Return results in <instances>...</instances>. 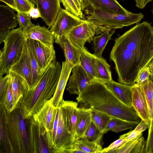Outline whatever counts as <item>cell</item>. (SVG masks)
I'll use <instances>...</instances> for the list:
<instances>
[{
  "mask_svg": "<svg viewBox=\"0 0 153 153\" xmlns=\"http://www.w3.org/2000/svg\"><path fill=\"white\" fill-rule=\"evenodd\" d=\"M17 19L19 27L24 30L31 26L33 24L28 13L17 12Z\"/></svg>",
  "mask_w": 153,
  "mask_h": 153,
  "instance_id": "obj_40",
  "label": "cell"
},
{
  "mask_svg": "<svg viewBox=\"0 0 153 153\" xmlns=\"http://www.w3.org/2000/svg\"><path fill=\"white\" fill-rule=\"evenodd\" d=\"M62 67L56 59L51 62L37 85L25 94L20 102L25 119L30 118L53 96L60 76Z\"/></svg>",
  "mask_w": 153,
  "mask_h": 153,
  "instance_id": "obj_3",
  "label": "cell"
},
{
  "mask_svg": "<svg viewBox=\"0 0 153 153\" xmlns=\"http://www.w3.org/2000/svg\"><path fill=\"white\" fill-rule=\"evenodd\" d=\"M79 8L82 11L83 3V0H73Z\"/></svg>",
  "mask_w": 153,
  "mask_h": 153,
  "instance_id": "obj_51",
  "label": "cell"
},
{
  "mask_svg": "<svg viewBox=\"0 0 153 153\" xmlns=\"http://www.w3.org/2000/svg\"><path fill=\"white\" fill-rule=\"evenodd\" d=\"M6 120L8 137L15 153H30L27 120L20 102L13 111H7Z\"/></svg>",
  "mask_w": 153,
  "mask_h": 153,
  "instance_id": "obj_4",
  "label": "cell"
},
{
  "mask_svg": "<svg viewBox=\"0 0 153 153\" xmlns=\"http://www.w3.org/2000/svg\"><path fill=\"white\" fill-rule=\"evenodd\" d=\"M153 0H135L136 6L137 7L143 9L144 8L148 3Z\"/></svg>",
  "mask_w": 153,
  "mask_h": 153,
  "instance_id": "obj_48",
  "label": "cell"
},
{
  "mask_svg": "<svg viewBox=\"0 0 153 153\" xmlns=\"http://www.w3.org/2000/svg\"><path fill=\"white\" fill-rule=\"evenodd\" d=\"M127 142L128 141L126 139L120 137L119 139L114 141L107 147L103 149L100 153H116L119 148Z\"/></svg>",
  "mask_w": 153,
  "mask_h": 153,
  "instance_id": "obj_41",
  "label": "cell"
},
{
  "mask_svg": "<svg viewBox=\"0 0 153 153\" xmlns=\"http://www.w3.org/2000/svg\"><path fill=\"white\" fill-rule=\"evenodd\" d=\"M54 39L55 42L63 50L65 61L74 67L80 64L81 51L71 43L68 37L63 36L56 38Z\"/></svg>",
  "mask_w": 153,
  "mask_h": 153,
  "instance_id": "obj_22",
  "label": "cell"
},
{
  "mask_svg": "<svg viewBox=\"0 0 153 153\" xmlns=\"http://www.w3.org/2000/svg\"><path fill=\"white\" fill-rule=\"evenodd\" d=\"M74 66L68 62H62V70L60 78L55 93L51 100L52 105L57 108L60 107L63 100V95L67 82Z\"/></svg>",
  "mask_w": 153,
  "mask_h": 153,
  "instance_id": "obj_21",
  "label": "cell"
},
{
  "mask_svg": "<svg viewBox=\"0 0 153 153\" xmlns=\"http://www.w3.org/2000/svg\"><path fill=\"white\" fill-rule=\"evenodd\" d=\"M151 72L149 67L147 65L140 71L136 80L135 83L140 85L148 80Z\"/></svg>",
  "mask_w": 153,
  "mask_h": 153,
  "instance_id": "obj_42",
  "label": "cell"
},
{
  "mask_svg": "<svg viewBox=\"0 0 153 153\" xmlns=\"http://www.w3.org/2000/svg\"><path fill=\"white\" fill-rule=\"evenodd\" d=\"M27 1H31L30 0H27Z\"/></svg>",
  "mask_w": 153,
  "mask_h": 153,
  "instance_id": "obj_57",
  "label": "cell"
},
{
  "mask_svg": "<svg viewBox=\"0 0 153 153\" xmlns=\"http://www.w3.org/2000/svg\"><path fill=\"white\" fill-rule=\"evenodd\" d=\"M10 71L15 73L23 78L28 85L29 90L31 89L32 85V73L26 39L21 57L18 61L11 67Z\"/></svg>",
  "mask_w": 153,
  "mask_h": 153,
  "instance_id": "obj_19",
  "label": "cell"
},
{
  "mask_svg": "<svg viewBox=\"0 0 153 153\" xmlns=\"http://www.w3.org/2000/svg\"><path fill=\"white\" fill-rule=\"evenodd\" d=\"M71 71L72 74L69 76L66 89L71 94L79 95L94 80L90 78L80 64L75 65Z\"/></svg>",
  "mask_w": 153,
  "mask_h": 153,
  "instance_id": "obj_11",
  "label": "cell"
},
{
  "mask_svg": "<svg viewBox=\"0 0 153 153\" xmlns=\"http://www.w3.org/2000/svg\"><path fill=\"white\" fill-rule=\"evenodd\" d=\"M35 5L36 4V0H30Z\"/></svg>",
  "mask_w": 153,
  "mask_h": 153,
  "instance_id": "obj_53",
  "label": "cell"
},
{
  "mask_svg": "<svg viewBox=\"0 0 153 153\" xmlns=\"http://www.w3.org/2000/svg\"><path fill=\"white\" fill-rule=\"evenodd\" d=\"M56 109L52 105L50 100L45 102L42 108L32 117L39 125L42 135L52 130Z\"/></svg>",
  "mask_w": 153,
  "mask_h": 153,
  "instance_id": "obj_13",
  "label": "cell"
},
{
  "mask_svg": "<svg viewBox=\"0 0 153 153\" xmlns=\"http://www.w3.org/2000/svg\"><path fill=\"white\" fill-rule=\"evenodd\" d=\"M85 153L75 142L74 146L69 151V153Z\"/></svg>",
  "mask_w": 153,
  "mask_h": 153,
  "instance_id": "obj_49",
  "label": "cell"
},
{
  "mask_svg": "<svg viewBox=\"0 0 153 153\" xmlns=\"http://www.w3.org/2000/svg\"><path fill=\"white\" fill-rule=\"evenodd\" d=\"M120 0L122 1H124L125 0Z\"/></svg>",
  "mask_w": 153,
  "mask_h": 153,
  "instance_id": "obj_56",
  "label": "cell"
},
{
  "mask_svg": "<svg viewBox=\"0 0 153 153\" xmlns=\"http://www.w3.org/2000/svg\"><path fill=\"white\" fill-rule=\"evenodd\" d=\"M92 121L90 108L82 107L79 108L78 117L77 122L76 140L81 137L90 126Z\"/></svg>",
  "mask_w": 153,
  "mask_h": 153,
  "instance_id": "obj_27",
  "label": "cell"
},
{
  "mask_svg": "<svg viewBox=\"0 0 153 153\" xmlns=\"http://www.w3.org/2000/svg\"><path fill=\"white\" fill-rule=\"evenodd\" d=\"M25 39L20 27L11 30L6 36L0 51V76L9 74L11 67L19 60Z\"/></svg>",
  "mask_w": 153,
  "mask_h": 153,
  "instance_id": "obj_5",
  "label": "cell"
},
{
  "mask_svg": "<svg viewBox=\"0 0 153 153\" xmlns=\"http://www.w3.org/2000/svg\"><path fill=\"white\" fill-rule=\"evenodd\" d=\"M26 119L29 133L30 153H50L43 138L39 125L33 117Z\"/></svg>",
  "mask_w": 153,
  "mask_h": 153,
  "instance_id": "obj_12",
  "label": "cell"
},
{
  "mask_svg": "<svg viewBox=\"0 0 153 153\" xmlns=\"http://www.w3.org/2000/svg\"><path fill=\"white\" fill-rule=\"evenodd\" d=\"M0 105H3L8 112H12L15 109L11 79L8 89L4 94L2 100L0 102Z\"/></svg>",
  "mask_w": 153,
  "mask_h": 153,
  "instance_id": "obj_36",
  "label": "cell"
},
{
  "mask_svg": "<svg viewBox=\"0 0 153 153\" xmlns=\"http://www.w3.org/2000/svg\"><path fill=\"white\" fill-rule=\"evenodd\" d=\"M151 11L152 13V15L153 16V4H152V9H151Z\"/></svg>",
  "mask_w": 153,
  "mask_h": 153,
  "instance_id": "obj_55",
  "label": "cell"
},
{
  "mask_svg": "<svg viewBox=\"0 0 153 153\" xmlns=\"http://www.w3.org/2000/svg\"><path fill=\"white\" fill-rule=\"evenodd\" d=\"M26 41L28 53L32 73V85L31 89V90L37 85L42 78V75L39 72L38 62L30 43L28 39H26Z\"/></svg>",
  "mask_w": 153,
  "mask_h": 153,
  "instance_id": "obj_31",
  "label": "cell"
},
{
  "mask_svg": "<svg viewBox=\"0 0 153 153\" xmlns=\"http://www.w3.org/2000/svg\"><path fill=\"white\" fill-rule=\"evenodd\" d=\"M91 111V120L97 127L103 133L111 118L107 114L90 108Z\"/></svg>",
  "mask_w": 153,
  "mask_h": 153,
  "instance_id": "obj_32",
  "label": "cell"
},
{
  "mask_svg": "<svg viewBox=\"0 0 153 153\" xmlns=\"http://www.w3.org/2000/svg\"><path fill=\"white\" fill-rule=\"evenodd\" d=\"M141 133L134 129L121 135L120 137L124 138L128 142L136 138Z\"/></svg>",
  "mask_w": 153,
  "mask_h": 153,
  "instance_id": "obj_45",
  "label": "cell"
},
{
  "mask_svg": "<svg viewBox=\"0 0 153 153\" xmlns=\"http://www.w3.org/2000/svg\"><path fill=\"white\" fill-rule=\"evenodd\" d=\"M104 82L120 100L126 105L132 106V85L123 84L112 80Z\"/></svg>",
  "mask_w": 153,
  "mask_h": 153,
  "instance_id": "obj_24",
  "label": "cell"
},
{
  "mask_svg": "<svg viewBox=\"0 0 153 153\" xmlns=\"http://www.w3.org/2000/svg\"><path fill=\"white\" fill-rule=\"evenodd\" d=\"M1 1H2L5 4L7 5L12 8L14 10H16V6L14 0H0Z\"/></svg>",
  "mask_w": 153,
  "mask_h": 153,
  "instance_id": "obj_50",
  "label": "cell"
},
{
  "mask_svg": "<svg viewBox=\"0 0 153 153\" xmlns=\"http://www.w3.org/2000/svg\"><path fill=\"white\" fill-rule=\"evenodd\" d=\"M75 140V136L70 133L65 127L60 107L55 143L52 153H69Z\"/></svg>",
  "mask_w": 153,
  "mask_h": 153,
  "instance_id": "obj_9",
  "label": "cell"
},
{
  "mask_svg": "<svg viewBox=\"0 0 153 153\" xmlns=\"http://www.w3.org/2000/svg\"><path fill=\"white\" fill-rule=\"evenodd\" d=\"M151 75H152V76H153V74H151Z\"/></svg>",
  "mask_w": 153,
  "mask_h": 153,
  "instance_id": "obj_58",
  "label": "cell"
},
{
  "mask_svg": "<svg viewBox=\"0 0 153 153\" xmlns=\"http://www.w3.org/2000/svg\"><path fill=\"white\" fill-rule=\"evenodd\" d=\"M76 99L82 107L92 108L122 120L133 127L137 126L142 120L132 106L121 102L104 82L99 80H94Z\"/></svg>",
  "mask_w": 153,
  "mask_h": 153,
  "instance_id": "obj_2",
  "label": "cell"
},
{
  "mask_svg": "<svg viewBox=\"0 0 153 153\" xmlns=\"http://www.w3.org/2000/svg\"><path fill=\"white\" fill-rule=\"evenodd\" d=\"M132 106L138 115L149 126L150 125L147 102L142 87L136 83L132 85L131 89Z\"/></svg>",
  "mask_w": 153,
  "mask_h": 153,
  "instance_id": "obj_17",
  "label": "cell"
},
{
  "mask_svg": "<svg viewBox=\"0 0 153 153\" xmlns=\"http://www.w3.org/2000/svg\"><path fill=\"white\" fill-rule=\"evenodd\" d=\"M142 87L146 97L148 108L150 125L149 130L153 120V81L149 79L147 81L140 85Z\"/></svg>",
  "mask_w": 153,
  "mask_h": 153,
  "instance_id": "obj_30",
  "label": "cell"
},
{
  "mask_svg": "<svg viewBox=\"0 0 153 153\" xmlns=\"http://www.w3.org/2000/svg\"><path fill=\"white\" fill-rule=\"evenodd\" d=\"M28 39L37 62L39 72L42 76L53 60L56 59L53 46L49 47L39 41Z\"/></svg>",
  "mask_w": 153,
  "mask_h": 153,
  "instance_id": "obj_10",
  "label": "cell"
},
{
  "mask_svg": "<svg viewBox=\"0 0 153 153\" xmlns=\"http://www.w3.org/2000/svg\"><path fill=\"white\" fill-rule=\"evenodd\" d=\"M14 10L7 5H0V44L18 24L17 14Z\"/></svg>",
  "mask_w": 153,
  "mask_h": 153,
  "instance_id": "obj_18",
  "label": "cell"
},
{
  "mask_svg": "<svg viewBox=\"0 0 153 153\" xmlns=\"http://www.w3.org/2000/svg\"><path fill=\"white\" fill-rule=\"evenodd\" d=\"M16 11L17 12L28 13L29 10L35 7V4L31 1L27 0H14Z\"/></svg>",
  "mask_w": 153,
  "mask_h": 153,
  "instance_id": "obj_39",
  "label": "cell"
},
{
  "mask_svg": "<svg viewBox=\"0 0 153 153\" xmlns=\"http://www.w3.org/2000/svg\"><path fill=\"white\" fill-rule=\"evenodd\" d=\"M82 11L85 10H96L112 14H126L128 11L116 0H83Z\"/></svg>",
  "mask_w": 153,
  "mask_h": 153,
  "instance_id": "obj_14",
  "label": "cell"
},
{
  "mask_svg": "<svg viewBox=\"0 0 153 153\" xmlns=\"http://www.w3.org/2000/svg\"><path fill=\"white\" fill-rule=\"evenodd\" d=\"M28 13L33 19H36L41 17L40 11L37 7H34L32 8L29 11Z\"/></svg>",
  "mask_w": 153,
  "mask_h": 153,
  "instance_id": "obj_46",
  "label": "cell"
},
{
  "mask_svg": "<svg viewBox=\"0 0 153 153\" xmlns=\"http://www.w3.org/2000/svg\"><path fill=\"white\" fill-rule=\"evenodd\" d=\"M60 0H36L43 21L51 28L54 24L61 7Z\"/></svg>",
  "mask_w": 153,
  "mask_h": 153,
  "instance_id": "obj_15",
  "label": "cell"
},
{
  "mask_svg": "<svg viewBox=\"0 0 153 153\" xmlns=\"http://www.w3.org/2000/svg\"><path fill=\"white\" fill-rule=\"evenodd\" d=\"M110 29L100 25L92 20H85L84 22L73 28L68 36L71 43L80 50L85 48L86 42L93 41L95 35L102 34Z\"/></svg>",
  "mask_w": 153,
  "mask_h": 153,
  "instance_id": "obj_7",
  "label": "cell"
},
{
  "mask_svg": "<svg viewBox=\"0 0 153 153\" xmlns=\"http://www.w3.org/2000/svg\"><path fill=\"white\" fill-rule=\"evenodd\" d=\"M147 65L149 68L151 72V74H153V58L149 62Z\"/></svg>",
  "mask_w": 153,
  "mask_h": 153,
  "instance_id": "obj_52",
  "label": "cell"
},
{
  "mask_svg": "<svg viewBox=\"0 0 153 153\" xmlns=\"http://www.w3.org/2000/svg\"><path fill=\"white\" fill-rule=\"evenodd\" d=\"M15 108L20 102L23 95L29 89L26 80L15 73L10 71L9 73Z\"/></svg>",
  "mask_w": 153,
  "mask_h": 153,
  "instance_id": "obj_23",
  "label": "cell"
},
{
  "mask_svg": "<svg viewBox=\"0 0 153 153\" xmlns=\"http://www.w3.org/2000/svg\"><path fill=\"white\" fill-rule=\"evenodd\" d=\"M104 134L92 121L83 135L79 139L90 141L102 140Z\"/></svg>",
  "mask_w": 153,
  "mask_h": 153,
  "instance_id": "obj_35",
  "label": "cell"
},
{
  "mask_svg": "<svg viewBox=\"0 0 153 153\" xmlns=\"http://www.w3.org/2000/svg\"><path fill=\"white\" fill-rule=\"evenodd\" d=\"M133 126L128 122L120 119L112 117L104 131V133L111 131L118 133L132 129Z\"/></svg>",
  "mask_w": 153,
  "mask_h": 153,
  "instance_id": "obj_34",
  "label": "cell"
},
{
  "mask_svg": "<svg viewBox=\"0 0 153 153\" xmlns=\"http://www.w3.org/2000/svg\"><path fill=\"white\" fill-rule=\"evenodd\" d=\"M80 64L93 80L96 79V65L97 57L85 48L80 50Z\"/></svg>",
  "mask_w": 153,
  "mask_h": 153,
  "instance_id": "obj_26",
  "label": "cell"
},
{
  "mask_svg": "<svg viewBox=\"0 0 153 153\" xmlns=\"http://www.w3.org/2000/svg\"><path fill=\"white\" fill-rule=\"evenodd\" d=\"M65 9L74 15L83 19L82 11L80 10L73 0H60Z\"/></svg>",
  "mask_w": 153,
  "mask_h": 153,
  "instance_id": "obj_37",
  "label": "cell"
},
{
  "mask_svg": "<svg viewBox=\"0 0 153 153\" xmlns=\"http://www.w3.org/2000/svg\"><path fill=\"white\" fill-rule=\"evenodd\" d=\"M149 126L144 121L141 120V122L136 126L134 130L140 133H142L146 129H149Z\"/></svg>",
  "mask_w": 153,
  "mask_h": 153,
  "instance_id": "obj_47",
  "label": "cell"
},
{
  "mask_svg": "<svg viewBox=\"0 0 153 153\" xmlns=\"http://www.w3.org/2000/svg\"><path fill=\"white\" fill-rule=\"evenodd\" d=\"M78 102L63 100L60 108L63 122L67 130L75 136L78 117Z\"/></svg>",
  "mask_w": 153,
  "mask_h": 153,
  "instance_id": "obj_16",
  "label": "cell"
},
{
  "mask_svg": "<svg viewBox=\"0 0 153 153\" xmlns=\"http://www.w3.org/2000/svg\"><path fill=\"white\" fill-rule=\"evenodd\" d=\"M0 105L1 146L2 148L3 152L14 153V150L11 143L8 134L6 120L7 111L3 105Z\"/></svg>",
  "mask_w": 153,
  "mask_h": 153,
  "instance_id": "obj_25",
  "label": "cell"
},
{
  "mask_svg": "<svg viewBox=\"0 0 153 153\" xmlns=\"http://www.w3.org/2000/svg\"><path fill=\"white\" fill-rule=\"evenodd\" d=\"M143 136L142 133L134 139L125 143L117 151V153H132L136 146Z\"/></svg>",
  "mask_w": 153,
  "mask_h": 153,
  "instance_id": "obj_38",
  "label": "cell"
},
{
  "mask_svg": "<svg viewBox=\"0 0 153 153\" xmlns=\"http://www.w3.org/2000/svg\"><path fill=\"white\" fill-rule=\"evenodd\" d=\"M96 79L103 82L112 80L110 66L102 57L97 59Z\"/></svg>",
  "mask_w": 153,
  "mask_h": 153,
  "instance_id": "obj_29",
  "label": "cell"
},
{
  "mask_svg": "<svg viewBox=\"0 0 153 153\" xmlns=\"http://www.w3.org/2000/svg\"><path fill=\"white\" fill-rule=\"evenodd\" d=\"M10 79L9 74L4 77L0 76V102L2 100L8 89Z\"/></svg>",
  "mask_w": 153,
  "mask_h": 153,
  "instance_id": "obj_43",
  "label": "cell"
},
{
  "mask_svg": "<svg viewBox=\"0 0 153 153\" xmlns=\"http://www.w3.org/2000/svg\"><path fill=\"white\" fill-rule=\"evenodd\" d=\"M120 83L133 85L153 58V27L144 21L115 40L110 54Z\"/></svg>",
  "mask_w": 153,
  "mask_h": 153,
  "instance_id": "obj_1",
  "label": "cell"
},
{
  "mask_svg": "<svg viewBox=\"0 0 153 153\" xmlns=\"http://www.w3.org/2000/svg\"><path fill=\"white\" fill-rule=\"evenodd\" d=\"M146 153H153V120L152 126L148 131V137L146 141Z\"/></svg>",
  "mask_w": 153,
  "mask_h": 153,
  "instance_id": "obj_44",
  "label": "cell"
},
{
  "mask_svg": "<svg viewBox=\"0 0 153 153\" xmlns=\"http://www.w3.org/2000/svg\"><path fill=\"white\" fill-rule=\"evenodd\" d=\"M23 31L26 39L38 41L49 47L53 46L54 37L50 30L45 26L33 24Z\"/></svg>",
  "mask_w": 153,
  "mask_h": 153,
  "instance_id": "obj_20",
  "label": "cell"
},
{
  "mask_svg": "<svg viewBox=\"0 0 153 153\" xmlns=\"http://www.w3.org/2000/svg\"><path fill=\"white\" fill-rule=\"evenodd\" d=\"M83 11L87 20H92L97 24L110 29L122 28L135 23H138L144 17L142 13L126 14L110 13L96 10H85Z\"/></svg>",
  "mask_w": 153,
  "mask_h": 153,
  "instance_id": "obj_6",
  "label": "cell"
},
{
  "mask_svg": "<svg viewBox=\"0 0 153 153\" xmlns=\"http://www.w3.org/2000/svg\"><path fill=\"white\" fill-rule=\"evenodd\" d=\"M84 20L61 7L50 30L54 38L63 36L68 38L73 28Z\"/></svg>",
  "mask_w": 153,
  "mask_h": 153,
  "instance_id": "obj_8",
  "label": "cell"
},
{
  "mask_svg": "<svg viewBox=\"0 0 153 153\" xmlns=\"http://www.w3.org/2000/svg\"><path fill=\"white\" fill-rule=\"evenodd\" d=\"M115 31L114 29L108 30L100 35L94 37L92 49L94 51L93 54L97 57H102V53Z\"/></svg>",
  "mask_w": 153,
  "mask_h": 153,
  "instance_id": "obj_28",
  "label": "cell"
},
{
  "mask_svg": "<svg viewBox=\"0 0 153 153\" xmlns=\"http://www.w3.org/2000/svg\"><path fill=\"white\" fill-rule=\"evenodd\" d=\"M102 140L90 141L79 139L76 140L75 142L85 153H100L103 149Z\"/></svg>",
  "mask_w": 153,
  "mask_h": 153,
  "instance_id": "obj_33",
  "label": "cell"
},
{
  "mask_svg": "<svg viewBox=\"0 0 153 153\" xmlns=\"http://www.w3.org/2000/svg\"><path fill=\"white\" fill-rule=\"evenodd\" d=\"M149 79L153 81V76L150 75Z\"/></svg>",
  "mask_w": 153,
  "mask_h": 153,
  "instance_id": "obj_54",
  "label": "cell"
}]
</instances>
